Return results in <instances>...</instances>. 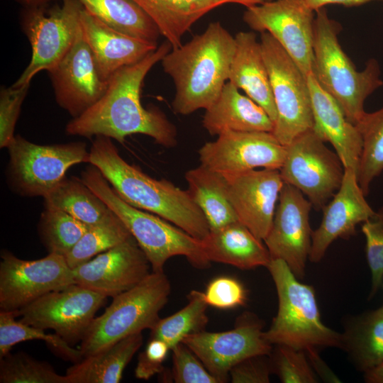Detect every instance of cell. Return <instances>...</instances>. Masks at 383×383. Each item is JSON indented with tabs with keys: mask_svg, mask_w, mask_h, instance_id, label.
Returning <instances> with one entry per match:
<instances>
[{
	"mask_svg": "<svg viewBox=\"0 0 383 383\" xmlns=\"http://www.w3.org/2000/svg\"><path fill=\"white\" fill-rule=\"evenodd\" d=\"M153 20L161 35L177 48L182 45V38L188 31L180 13L177 0H132Z\"/></svg>",
	"mask_w": 383,
	"mask_h": 383,
	"instance_id": "f35d334b",
	"label": "cell"
},
{
	"mask_svg": "<svg viewBox=\"0 0 383 383\" xmlns=\"http://www.w3.org/2000/svg\"><path fill=\"white\" fill-rule=\"evenodd\" d=\"M234 38L228 81L262 107L274 123L277 111L260 42L252 31H240Z\"/></svg>",
	"mask_w": 383,
	"mask_h": 383,
	"instance_id": "d4e9b609",
	"label": "cell"
},
{
	"mask_svg": "<svg viewBox=\"0 0 383 383\" xmlns=\"http://www.w3.org/2000/svg\"><path fill=\"white\" fill-rule=\"evenodd\" d=\"M76 283L64 256L48 253L26 260L4 250L0 262V309L18 311L44 294Z\"/></svg>",
	"mask_w": 383,
	"mask_h": 383,
	"instance_id": "9a60e30c",
	"label": "cell"
},
{
	"mask_svg": "<svg viewBox=\"0 0 383 383\" xmlns=\"http://www.w3.org/2000/svg\"><path fill=\"white\" fill-rule=\"evenodd\" d=\"M16 316L18 311L0 312V358L9 353L12 347L18 343L40 340L65 360L76 363L82 359L79 348H74L56 333L48 334L43 329L18 321Z\"/></svg>",
	"mask_w": 383,
	"mask_h": 383,
	"instance_id": "d6a6232c",
	"label": "cell"
},
{
	"mask_svg": "<svg viewBox=\"0 0 383 383\" xmlns=\"http://www.w3.org/2000/svg\"><path fill=\"white\" fill-rule=\"evenodd\" d=\"M45 6L26 7L21 16V27L32 50L30 62L12 84H30L38 72L52 70L72 45L80 27L83 9L78 0H62L45 11Z\"/></svg>",
	"mask_w": 383,
	"mask_h": 383,
	"instance_id": "30bf717a",
	"label": "cell"
},
{
	"mask_svg": "<svg viewBox=\"0 0 383 383\" xmlns=\"http://www.w3.org/2000/svg\"><path fill=\"white\" fill-rule=\"evenodd\" d=\"M30 84L0 89V148H6L13 139L15 127L22 104Z\"/></svg>",
	"mask_w": 383,
	"mask_h": 383,
	"instance_id": "b9f144b4",
	"label": "cell"
},
{
	"mask_svg": "<svg viewBox=\"0 0 383 383\" xmlns=\"http://www.w3.org/2000/svg\"><path fill=\"white\" fill-rule=\"evenodd\" d=\"M90 226L62 210L45 207L38 232L48 253L65 257Z\"/></svg>",
	"mask_w": 383,
	"mask_h": 383,
	"instance_id": "e575fe53",
	"label": "cell"
},
{
	"mask_svg": "<svg viewBox=\"0 0 383 383\" xmlns=\"http://www.w3.org/2000/svg\"><path fill=\"white\" fill-rule=\"evenodd\" d=\"M272 1V0H266V1Z\"/></svg>",
	"mask_w": 383,
	"mask_h": 383,
	"instance_id": "816d5d0a",
	"label": "cell"
},
{
	"mask_svg": "<svg viewBox=\"0 0 383 383\" xmlns=\"http://www.w3.org/2000/svg\"><path fill=\"white\" fill-rule=\"evenodd\" d=\"M361 230L366 240V257L372 274L370 296L383 282V206L362 223Z\"/></svg>",
	"mask_w": 383,
	"mask_h": 383,
	"instance_id": "ab89813d",
	"label": "cell"
},
{
	"mask_svg": "<svg viewBox=\"0 0 383 383\" xmlns=\"http://www.w3.org/2000/svg\"><path fill=\"white\" fill-rule=\"evenodd\" d=\"M311 128L286 147L279 169L284 183L300 190L316 210H322L338 190L345 168L335 152L328 149Z\"/></svg>",
	"mask_w": 383,
	"mask_h": 383,
	"instance_id": "8fae6325",
	"label": "cell"
},
{
	"mask_svg": "<svg viewBox=\"0 0 383 383\" xmlns=\"http://www.w3.org/2000/svg\"><path fill=\"white\" fill-rule=\"evenodd\" d=\"M89 164L99 169L118 196L137 209L160 216L193 237L203 240L209 223L187 190L156 179L127 162L111 138L97 135L89 149Z\"/></svg>",
	"mask_w": 383,
	"mask_h": 383,
	"instance_id": "7a4b0ae2",
	"label": "cell"
},
{
	"mask_svg": "<svg viewBox=\"0 0 383 383\" xmlns=\"http://www.w3.org/2000/svg\"><path fill=\"white\" fill-rule=\"evenodd\" d=\"M80 26L100 77L109 82L120 69L133 65L157 49V44L118 32L83 7Z\"/></svg>",
	"mask_w": 383,
	"mask_h": 383,
	"instance_id": "7402d4cb",
	"label": "cell"
},
{
	"mask_svg": "<svg viewBox=\"0 0 383 383\" xmlns=\"http://www.w3.org/2000/svg\"><path fill=\"white\" fill-rule=\"evenodd\" d=\"M143 343L142 333L129 335L110 347L83 357L66 372L68 383H118Z\"/></svg>",
	"mask_w": 383,
	"mask_h": 383,
	"instance_id": "83f0119b",
	"label": "cell"
},
{
	"mask_svg": "<svg viewBox=\"0 0 383 383\" xmlns=\"http://www.w3.org/2000/svg\"><path fill=\"white\" fill-rule=\"evenodd\" d=\"M270 355L272 373L283 383H316L318 375L304 350L274 345Z\"/></svg>",
	"mask_w": 383,
	"mask_h": 383,
	"instance_id": "74e56055",
	"label": "cell"
},
{
	"mask_svg": "<svg viewBox=\"0 0 383 383\" xmlns=\"http://www.w3.org/2000/svg\"><path fill=\"white\" fill-rule=\"evenodd\" d=\"M355 126L362 143L357 179L367 196L372 182L383 172V106L365 112Z\"/></svg>",
	"mask_w": 383,
	"mask_h": 383,
	"instance_id": "836d02e7",
	"label": "cell"
},
{
	"mask_svg": "<svg viewBox=\"0 0 383 383\" xmlns=\"http://www.w3.org/2000/svg\"><path fill=\"white\" fill-rule=\"evenodd\" d=\"M171 350L164 341L150 338L145 350L138 355L135 376L140 379L148 380L157 374L164 372L163 362Z\"/></svg>",
	"mask_w": 383,
	"mask_h": 383,
	"instance_id": "ee69618b",
	"label": "cell"
},
{
	"mask_svg": "<svg viewBox=\"0 0 383 383\" xmlns=\"http://www.w3.org/2000/svg\"><path fill=\"white\" fill-rule=\"evenodd\" d=\"M201 240L211 262L251 270L267 267L272 260L263 240L238 221L210 231Z\"/></svg>",
	"mask_w": 383,
	"mask_h": 383,
	"instance_id": "484cf974",
	"label": "cell"
},
{
	"mask_svg": "<svg viewBox=\"0 0 383 383\" xmlns=\"http://www.w3.org/2000/svg\"><path fill=\"white\" fill-rule=\"evenodd\" d=\"M198 154L201 165L229 175L259 167L279 170L286 147L270 132L226 131L204 144Z\"/></svg>",
	"mask_w": 383,
	"mask_h": 383,
	"instance_id": "2e32d148",
	"label": "cell"
},
{
	"mask_svg": "<svg viewBox=\"0 0 383 383\" xmlns=\"http://www.w3.org/2000/svg\"><path fill=\"white\" fill-rule=\"evenodd\" d=\"M357 173L345 168L340 188L332 200L323 208L319 226L311 233L309 260L320 262L331 244L338 238H349L355 233V227L372 217L375 211L365 199Z\"/></svg>",
	"mask_w": 383,
	"mask_h": 383,
	"instance_id": "44dd1931",
	"label": "cell"
},
{
	"mask_svg": "<svg viewBox=\"0 0 383 383\" xmlns=\"http://www.w3.org/2000/svg\"><path fill=\"white\" fill-rule=\"evenodd\" d=\"M171 285L163 272H152L131 289L114 297L94 318L79 348L82 358L103 350L145 329L151 330L168 301Z\"/></svg>",
	"mask_w": 383,
	"mask_h": 383,
	"instance_id": "52a82bcc",
	"label": "cell"
},
{
	"mask_svg": "<svg viewBox=\"0 0 383 383\" xmlns=\"http://www.w3.org/2000/svg\"><path fill=\"white\" fill-rule=\"evenodd\" d=\"M372 1L383 0H305L306 3L315 11L324 8L328 4H339L345 6H355L362 5Z\"/></svg>",
	"mask_w": 383,
	"mask_h": 383,
	"instance_id": "c3c4849f",
	"label": "cell"
},
{
	"mask_svg": "<svg viewBox=\"0 0 383 383\" xmlns=\"http://www.w3.org/2000/svg\"><path fill=\"white\" fill-rule=\"evenodd\" d=\"M364 379L368 383H383V363L365 372Z\"/></svg>",
	"mask_w": 383,
	"mask_h": 383,
	"instance_id": "681fc988",
	"label": "cell"
},
{
	"mask_svg": "<svg viewBox=\"0 0 383 383\" xmlns=\"http://www.w3.org/2000/svg\"><path fill=\"white\" fill-rule=\"evenodd\" d=\"M223 176L238 221L264 240L271 228L284 185L279 170L255 169Z\"/></svg>",
	"mask_w": 383,
	"mask_h": 383,
	"instance_id": "ffe728a7",
	"label": "cell"
},
{
	"mask_svg": "<svg viewBox=\"0 0 383 383\" xmlns=\"http://www.w3.org/2000/svg\"><path fill=\"white\" fill-rule=\"evenodd\" d=\"M6 148L7 182L22 196L44 197L66 177L70 167L89 163V150L81 141L39 145L16 135Z\"/></svg>",
	"mask_w": 383,
	"mask_h": 383,
	"instance_id": "ba28073f",
	"label": "cell"
},
{
	"mask_svg": "<svg viewBox=\"0 0 383 383\" xmlns=\"http://www.w3.org/2000/svg\"><path fill=\"white\" fill-rule=\"evenodd\" d=\"M202 125L211 135L226 131L272 133L274 128L265 109L229 81L206 109Z\"/></svg>",
	"mask_w": 383,
	"mask_h": 383,
	"instance_id": "cb8c5ba5",
	"label": "cell"
},
{
	"mask_svg": "<svg viewBox=\"0 0 383 383\" xmlns=\"http://www.w3.org/2000/svg\"><path fill=\"white\" fill-rule=\"evenodd\" d=\"M172 366L169 373L176 383H219L199 358L184 343L172 348Z\"/></svg>",
	"mask_w": 383,
	"mask_h": 383,
	"instance_id": "60d3db41",
	"label": "cell"
},
{
	"mask_svg": "<svg viewBox=\"0 0 383 383\" xmlns=\"http://www.w3.org/2000/svg\"><path fill=\"white\" fill-rule=\"evenodd\" d=\"M89 13L109 27L157 44L161 35L150 16L132 0H78Z\"/></svg>",
	"mask_w": 383,
	"mask_h": 383,
	"instance_id": "f546056e",
	"label": "cell"
},
{
	"mask_svg": "<svg viewBox=\"0 0 383 383\" xmlns=\"http://www.w3.org/2000/svg\"><path fill=\"white\" fill-rule=\"evenodd\" d=\"M316 11L305 0H276L248 7L244 22L269 33L307 77L313 73Z\"/></svg>",
	"mask_w": 383,
	"mask_h": 383,
	"instance_id": "7c38bea8",
	"label": "cell"
},
{
	"mask_svg": "<svg viewBox=\"0 0 383 383\" xmlns=\"http://www.w3.org/2000/svg\"><path fill=\"white\" fill-rule=\"evenodd\" d=\"M260 42L277 111L272 133L287 146L313 128L307 77L269 33H261Z\"/></svg>",
	"mask_w": 383,
	"mask_h": 383,
	"instance_id": "9c48e42d",
	"label": "cell"
},
{
	"mask_svg": "<svg viewBox=\"0 0 383 383\" xmlns=\"http://www.w3.org/2000/svg\"><path fill=\"white\" fill-rule=\"evenodd\" d=\"M263 322L254 313L239 316L233 329L201 332L185 337L186 344L219 383L227 382L233 367L256 355H270L273 348L265 337Z\"/></svg>",
	"mask_w": 383,
	"mask_h": 383,
	"instance_id": "4fadbf2b",
	"label": "cell"
},
{
	"mask_svg": "<svg viewBox=\"0 0 383 383\" xmlns=\"http://www.w3.org/2000/svg\"><path fill=\"white\" fill-rule=\"evenodd\" d=\"M235 49V38L216 21L165 55L161 64L174 84L172 106L176 113L206 110L216 101L228 81Z\"/></svg>",
	"mask_w": 383,
	"mask_h": 383,
	"instance_id": "3957f363",
	"label": "cell"
},
{
	"mask_svg": "<svg viewBox=\"0 0 383 383\" xmlns=\"http://www.w3.org/2000/svg\"><path fill=\"white\" fill-rule=\"evenodd\" d=\"M172 48L165 40L140 61L118 70L102 97L68 122L67 134L87 138L104 135L121 143L127 136L143 134L163 147H174L177 135L174 125L159 108L145 109L140 100L146 75Z\"/></svg>",
	"mask_w": 383,
	"mask_h": 383,
	"instance_id": "6da1fadb",
	"label": "cell"
},
{
	"mask_svg": "<svg viewBox=\"0 0 383 383\" xmlns=\"http://www.w3.org/2000/svg\"><path fill=\"white\" fill-rule=\"evenodd\" d=\"M1 383H68L48 363L18 352L0 358Z\"/></svg>",
	"mask_w": 383,
	"mask_h": 383,
	"instance_id": "8d00e7d4",
	"label": "cell"
},
{
	"mask_svg": "<svg viewBox=\"0 0 383 383\" xmlns=\"http://www.w3.org/2000/svg\"><path fill=\"white\" fill-rule=\"evenodd\" d=\"M107 296L74 283L48 292L18 311L21 322L52 329L71 345L81 342Z\"/></svg>",
	"mask_w": 383,
	"mask_h": 383,
	"instance_id": "5bb4252c",
	"label": "cell"
},
{
	"mask_svg": "<svg viewBox=\"0 0 383 383\" xmlns=\"http://www.w3.org/2000/svg\"><path fill=\"white\" fill-rule=\"evenodd\" d=\"M311 99L313 128L325 142H329L344 168L358 175L362 138L355 124L350 122L338 102L319 84L314 75L307 76Z\"/></svg>",
	"mask_w": 383,
	"mask_h": 383,
	"instance_id": "603a6c76",
	"label": "cell"
},
{
	"mask_svg": "<svg viewBox=\"0 0 383 383\" xmlns=\"http://www.w3.org/2000/svg\"><path fill=\"white\" fill-rule=\"evenodd\" d=\"M204 293L208 306L221 309L243 306L247 301L244 286L238 279L226 276L212 279Z\"/></svg>",
	"mask_w": 383,
	"mask_h": 383,
	"instance_id": "7bdbcfd3",
	"label": "cell"
},
{
	"mask_svg": "<svg viewBox=\"0 0 383 383\" xmlns=\"http://www.w3.org/2000/svg\"><path fill=\"white\" fill-rule=\"evenodd\" d=\"M340 349L357 370L383 363V305L345 318Z\"/></svg>",
	"mask_w": 383,
	"mask_h": 383,
	"instance_id": "4316f807",
	"label": "cell"
},
{
	"mask_svg": "<svg viewBox=\"0 0 383 383\" xmlns=\"http://www.w3.org/2000/svg\"><path fill=\"white\" fill-rule=\"evenodd\" d=\"M80 179L122 221L146 255L152 272H163L165 262L183 256L195 268L211 266L201 240L171 222L123 201L97 167L90 164Z\"/></svg>",
	"mask_w": 383,
	"mask_h": 383,
	"instance_id": "277c9868",
	"label": "cell"
},
{
	"mask_svg": "<svg viewBox=\"0 0 383 383\" xmlns=\"http://www.w3.org/2000/svg\"><path fill=\"white\" fill-rule=\"evenodd\" d=\"M131 233L114 213L102 223L91 226L73 249L65 257L68 265L74 269L97 255L128 240Z\"/></svg>",
	"mask_w": 383,
	"mask_h": 383,
	"instance_id": "d590c367",
	"label": "cell"
},
{
	"mask_svg": "<svg viewBox=\"0 0 383 383\" xmlns=\"http://www.w3.org/2000/svg\"><path fill=\"white\" fill-rule=\"evenodd\" d=\"M309 362L313 369L317 372V375L323 379L332 382H339V379L329 370L326 365L321 359L317 349H309L305 351ZM315 372V371H314Z\"/></svg>",
	"mask_w": 383,
	"mask_h": 383,
	"instance_id": "7dc6e473",
	"label": "cell"
},
{
	"mask_svg": "<svg viewBox=\"0 0 383 383\" xmlns=\"http://www.w3.org/2000/svg\"><path fill=\"white\" fill-rule=\"evenodd\" d=\"M44 199L45 208L62 210L80 221L94 226L114 213L80 178L65 177Z\"/></svg>",
	"mask_w": 383,
	"mask_h": 383,
	"instance_id": "4dcf8cb0",
	"label": "cell"
},
{
	"mask_svg": "<svg viewBox=\"0 0 383 383\" xmlns=\"http://www.w3.org/2000/svg\"><path fill=\"white\" fill-rule=\"evenodd\" d=\"M312 204L298 189L284 183L271 228L263 240L272 259H280L301 279L311 247Z\"/></svg>",
	"mask_w": 383,
	"mask_h": 383,
	"instance_id": "e0dca14e",
	"label": "cell"
},
{
	"mask_svg": "<svg viewBox=\"0 0 383 383\" xmlns=\"http://www.w3.org/2000/svg\"><path fill=\"white\" fill-rule=\"evenodd\" d=\"M184 177L187 190L205 216L210 231L238 221L221 174L200 165L188 170Z\"/></svg>",
	"mask_w": 383,
	"mask_h": 383,
	"instance_id": "f1b7e54d",
	"label": "cell"
},
{
	"mask_svg": "<svg viewBox=\"0 0 383 383\" xmlns=\"http://www.w3.org/2000/svg\"><path fill=\"white\" fill-rule=\"evenodd\" d=\"M72 272L76 283L113 298L134 287L152 272V269L132 235Z\"/></svg>",
	"mask_w": 383,
	"mask_h": 383,
	"instance_id": "d6986e66",
	"label": "cell"
},
{
	"mask_svg": "<svg viewBox=\"0 0 383 383\" xmlns=\"http://www.w3.org/2000/svg\"><path fill=\"white\" fill-rule=\"evenodd\" d=\"M187 300L182 309L158 320L150 330V338L164 341L172 350L187 335L205 330L209 318L204 293L192 290L187 295Z\"/></svg>",
	"mask_w": 383,
	"mask_h": 383,
	"instance_id": "1f68e13d",
	"label": "cell"
},
{
	"mask_svg": "<svg viewBox=\"0 0 383 383\" xmlns=\"http://www.w3.org/2000/svg\"><path fill=\"white\" fill-rule=\"evenodd\" d=\"M266 0H177L180 13L189 30L207 12L225 4H238L246 8L260 4Z\"/></svg>",
	"mask_w": 383,
	"mask_h": 383,
	"instance_id": "bcb514c9",
	"label": "cell"
},
{
	"mask_svg": "<svg viewBox=\"0 0 383 383\" xmlns=\"http://www.w3.org/2000/svg\"><path fill=\"white\" fill-rule=\"evenodd\" d=\"M26 7H42L55 0H18Z\"/></svg>",
	"mask_w": 383,
	"mask_h": 383,
	"instance_id": "f907efd6",
	"label": "cell"
},
{
	"mask_svg": "<svg viewBox=\"0 0 383 383\" xmlns=\"http://www.w3.org/2000/svg\"><path fill=\"white\" fill-rule=\"evenodd\" d=\"M272 373L270 355H256L236 364L230 371L233 383H268Z\"/></svg>",
	"mask_w": 383,
	"mask_h": 383,
	"instance_id": "f6af8a7d",
	"label": "cell"
},
{
	"mask_svg": "<svg viewBox=\"0 0 383 383\" xmlns=\"http://www.w3.org/2000/svg\"><path fill=\"white\" fill-rule=\"evenodd\" d=\"M267 268L276 287L278 310L264 332L265 338L273 345L304 351L340 348L341 333L322 322L313 287L300 282L282 260L272 259Z\"/></svg>",
	"mask_w": 383,
	"mask_h": 383,
	"instance_id": "8992f818",
	"label": "cell"
},
{
	"mask_svg": "<svg viewBox=\"0 0 383 383\" xmlns=\"http://www.w3.org/2000/svg\"><path fill=\"white\" fill-rule=\"evenodd\" d=\"M340 27L324 8L316 11L313 74L355 125L366 112V99L383 85V81L374 59L368 60L362 70L355 68L338 41Z\"/></svg>",
	"mask_w": 383,
	"mask_h": 383,
	"instance_id": "5b68a950",
	"label": "cell"
},
{
	"mask_svg": "<svg viewBox=\"0 0 383 383\" xmlns=\"http://www.w3.org/2000/svg\"><path fill=\"white\" fill-rule=\"evenodd\" d=\"M48 72L56 102L72 118L97 102L105 94L109 82L100 77L81 26L68 52Z\"/></svg>",
	"mask_w": 383,
	"mask_h": 383,
	"instance_id": "ac0fdd59",
	"label": "cell"
},
{
	"mask_svg": "<svg viewBox=\"0 0 383 383\" xmlns=\"http://www.w3.org/2000/svg\"><path fill=\"white\" fill-rule=\"evenodd\" d=\"M382 284H383V282H382Z\"/></svg>",
	"mask_w": 383,
	"mask_h": 383,
	"instance_id": "f5cc1de1",
	"label": "cell"
}]
</instances>
